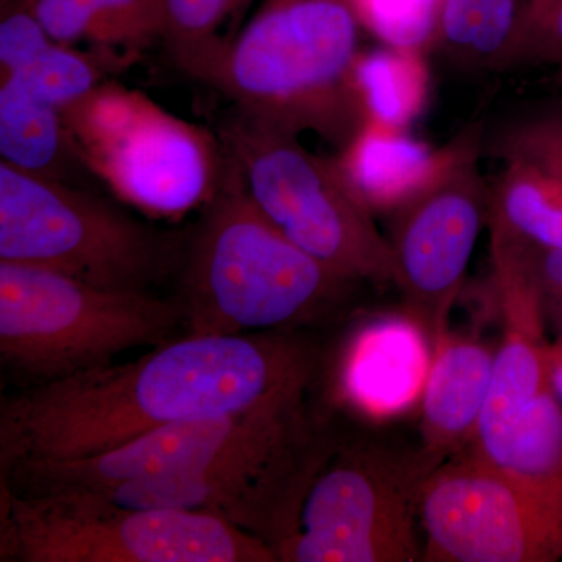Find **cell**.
I'll return each instance as SVG.
<instances>
[{
    "instance_id": "22",
    "label": "cell",
    "mask_w": 562,
    "mask_h": 562,
    "mask_svg": "<svg viewBox=\"0 0 562 562\" xmlns=\"http://www.w3.org/2000/svg\"><path fill=\"white\" fill-rule=\"evenodd\" d=\"M487 225L543 249H562V183L524 162H503L491 181Z\"/></svg>"
},
{
    "instance_id": "1",
    "label": "cell",
    "mask_w": 562,
    "mask_h": 562,
    "mask_svg": "<svg viewBox=\"0 0 562 562\" xmlns=\"http://www.w3.org/2000/svg\"><path fill=\"white\" fill-rule=\"evenodd\" d=\"M330 357L314 331L184 335L2 398L0 472L92 457L177 422L214 419L324 382Z\"/></svg>"
},
{
    "instance_id": "27",
    "label": "cell",
    "mask_w": 562,
    "mask_h": 562,
    "mask_svg": "<svg viewBox=\"0 0 562 562\" xmlns=\"http://www.w3.org/2000/svg\"><path fill=\"white\" fill-rule=\"evenodd\" d=\"M25 7L57 43L76 46L90 41L95 29V0H13ZM10 2V3H13ZM2 7V5H0Z\"/></svg>"
},
{
    "instance_id": "26",
    "label": "cell",
    "mask_w": 562,
    "mask_h": 562,
    "mask_svg": "<svg viewBox=\"0 0 562 562\" xmlns=\"http://www.w3.org/2000/svg\"><path fill=\"white\" fill-rule=\"evenodd\" d=\"M562 63V0H547L520 14L506 70Z\"/></svg>"
},
{
    "instance_id": "24",
    "label": "cell",
    "mask_w": 562,
    "mask_h": 562,
    "mask_svg": "<svg viewBox=\"0 0 562 562\" xmlns=\"http://www.w3.org/2000/svg\"><path fill=\"white\" fill-rule=\"evenodd\" d=\"M502 162H524L562 183V111H543L506 122L487 143Z\"/></svg>"
},
{
    "instance_id": "31",
    "label": "cell",
    "mask_w": 562,
    "mask_h": 562,
    "mask_svg": "<svg viewBox=\"0 0 562 562\" xmlns=\"http://www.w3.org/2000/svg\"><path fill=\"white\" fill-rule=\"evenodd\" d=\"M543 2H547V0H524L522 11H520V14L525 13V11L536 9V7L542 5Z\"/></svg>"
},
{
    "instance_id": "20",
    "label": "cell",
    "mask_w": 562,
    "mask_h": 562,
    "mask_svg": "<svg viewBox=\"0 0 562 562\" xmlns=\"http://www.w3.org/2000/svg\"><path fill=\"white\" fill-rule=\"evenodd\" d=\"M355 88L364 124L408 132L430 94L424 52L390 44L361 52Z\"/></svg>"
},
{
    "instance_id": "30",
    "label": "cell",
    "mask_w": 562,
    "mask_h": 562,
    "mask_svg": "<svg viewBox=\"0 0 562 562\" xmlns=\"http://www.w3.org/2000/svg\"><path fill=\"white\" fill-rule=\"evenodd\" d=\"M547 319H552L554 322V327H557L558 336L557 341L558 346H562V305L554 306V308L546 310Z\"/></svg>"
},
{
    "instance_id": "21",
    "label": "cell",
    "mask_w": 562,
    "mask_h": 562,
    "mask_svg": "<svg viewBox=\"0 0 562 562\" xmlns=\"http://www.w3.org/2000/svg\"><path fill=\"white\" fill-rule=\"evenodd\" d=\"M524 0H442L435 49L465 72L506 70Z\"/></svg>"
},
{
    "instance_id": "5",
    "label": "cell",
    "mask_w": 562,
    "mask_h": 562,
    "mask_svg": "<svg viewBox=\"0 0 562 562\" xmlns=\"http://www.w3.org/2000/svg\"><path fill=\"white\" fill-rule=\"evenodd\" d=\"M181 325L176 299L0 261V362L29 386L113 364L122 351L160 347Z\"/></svg>"
},
{
    "instance_id": "32",
    "label": "cell",
    "mask_w": 562,
    "mask_h": 562,
    "mask_svg": "<svg viewBox=\"0 0 562 562\" xmlns=\"http://www.w3.org/2000/svg\"><path fill=\"white\" fill-rule=\"evenodd\" d=\"M10 2H13V0H0V5H7Z\"/></svg>"
},
{
    "instance_id": "25",
    "label": "cell",
    "mask_w": 562,
    "mask_h": 562,
    "mask_svg": "<svg viewBox=\"0 0 562 562\" xmlns=\"http://www.w3.org/2000/svg\"><path fill=\"white\" fill-rule=\"evenodd\" d=\"M92 44L98 49L136 52L161 41L162 0H95Z\"/></svg>"
},
{
    "instance_id": "2",
    "label": "cell",
    "mask_w": 562,
    "mask_h": 562,
    "mask_svg": "<svg viewBox=\"0 0 562 562\" xmlns=\"http://www.w3.org/2000/svg\"><path fill=\"white\" fill-rule=\"evenodd\" d=\"M364 288L277 231L227 161L184 239L176 301L187 335L321 331L357 313Z\"/></svg>"
},
{
    "instance_id": "12",
    "label": "cell",
    "mask_w": 562,
    "mask_h": 562,
    "mask_svg": "<svg viewBox=\"0 0 562 562\" xmlns=\"http://www.w3.org/2000/svg\"><path fill=\"white\" fill-rule=\"evenodd\" d=\"M422 562L562 560V513L464 447L422 490Z\"/></svg>"
},
{
    "instance_id": "11",
    "label": "cell",
    "mask_w": 562,
    "mask_h": 562,
    "mask_svg": "<svg viewBox=\"0 0 562 562\" xmlns=\"http://www.w3.org/2000/svg\"><path fill=\"white\" fill-rule=\"evenodd\" d=\"M483 125H469L464 147L441 176L392 213L387 238L401 313L431 355L449 333L480 233L490 216L491 183L483 177Z\"/></svg>"
},
{
    "instance_id": "17",
    "label": "cell",
    "mask_w": 562,
    "mask_h": 562,
    "mask_svg": "<svg viewBox=\"0 0 562 562\" xmlns=\"http://www.w3.org/2000/svg\"><path fill=\"white\" fill-rule=\"evenodd\" d=\"M524 490L562 513V405L542 392L508 420L469 443Z\"/></svg>"
},
{
    "instance_id": "3",
    "label": "cell",
    "mask_w": 562,
    "mask_h": 562,
    "mask_svg": "<svg viewBox=\"0 0 562 562\" xmlns=\"http://www.w3.org/2000/svg\"><path fill=\"white\" fill-rule=\"evenodd\" d=\"M362 24L353 0H260L211 87L232 109L336 150L364 121L355 88Z\"/></svg>"
},
{
    "instance_id": "14",
    "label": "cell",
    "mask_w": 562,
    "mask_h": 562,
    "mask_svg": "<svg viewBox=\"0 0 562 562\" xmlns=\"http://www.w3.org/2000/svg\"><path fill=\"white\" fill-rule=\"evenodd\" d=\"M495 349L447 333L431 355L420 394L419 446L432 471L473 441L494 373Z\"/></svg>"
},
{
    "instance_id": "9",
    "label": "cell",
    "mask_w": 562,
    "mask_h": 562,
    "mask_svg": "<svg viewBox=\"0 0 562 562\" xmlns=\"http://www.w3.org/2000/svg\"><path fill=\"white\" fill-rule=\"evenodd\" d=\"M184 243L105 199L0 161V261L113 291L149 292L180 268Z\"/></svg>"
},
{
    "instance_id": "10",
    "label": "cell",
    "mask_w": 562,
    "mask_h": 562,
    "mask_svg": "<svg viewBox=\"0 0 562 562\" xmlns=\"http://www.w3.org/2000/svg\"><path fill=\"white\" fill-rule=\"evenodd\" d=\"M321 383L273 397L247 412L177 422L92 457L24 462L2 473V490L21 495L102 492L155 476L199 471L251 443L310 438L330 428L335 409Z\"/></svg>"
},
{
    "instance_id": "16",
    "label": "cell",
    "mask_w": 562,
    "mask_h": 562,
    "mask_svg": "<svg viewBox=\"0 0 562 562\" xmlns=\"http://www.w3.org/2000/svg\"><path fill=\"white\" fill-rule=\"evenodd\" d=\"M469 127L442 147L409 132L364 124L338 162L358 195L376 213H395L441 176L468 140Z\"/></svg>"
},
{
    "instance_id": "6",
    "label": "cell",
    "mask_w": 562,
    "mask_h": 562,
    "mask_svg": "<svg viewBox=\"0 0 562 562\" xmlns=\"http://www.w3.org/2000/svg\"><path fill=\"white\" fill-rule=\"evenodd\" d=\"M435 472L419 443L342 428L313 476L277 562L422 561L419 502Z\"/></svg>"
},
{
    "instance_id": "8",
    "label": "cell",
    "mask_w": 562,
    "mask_h": 562,
    "mask_svg": "<svg viewBox=\"0 0 562 562\" xmlns=\"http://www.w3.org/2000/svg\"><path fill=\"white\" fill-rule=\"evenodd\" d=\"M61 116L80 165L146 216L177 220L202 209L227 172L216 131L116 81L103 80Z\"/></svg>"
},
{
    "instance_id": "28",
    "label": "cell",
    "mask_w": 562,
    "mask_h": 562,
    "mask_svg": "<svg viewBox=\"0 0 562 562\" xmlns=\"http://www.w3.org/2000/svg\"><path fill=\"white\" fill-rule=\"evenodd\" d=\"M514 238V236H513ZM525 255L539 286L546 310L562 305V249H543L524 241Z\"/></svg>"
},
{
    "instance_id": "13",
    "label": "cell",
    "mask_w": 562,
    "mask_h": 562,
    "mask_svg": "<svg viewBox=\"0 0 562 562\" xmlns=\"http://www.w3.org/2000/svg\"><path fill=\"white\" fill-rule=\"evenodd\" d=\"M492 266L503 335L495 347L490 395L476 435L498 427L532 398L552 390L541 286L519 255H497Z\"/></svg>"
},
{
    "instance_id": "19",
    "label": "cell",
    "mask_w": 562,
    "mask_h": 562,
    "mask_svg": "<svg viewBox=\"0 0 562 562\" xmlns=\"http://www.w3.org/2000/svg\"><path fill=\"white\" fill-rule=\"evenodd\" d=\"M0 157L11 168L60 181L80 165L61 111L10 79L0 80Z\"/></svg>"
},
{
    "instance_id": "18",
    "label": "cell",
    "mask_w": 562,
    "mask_h": 562,
    "mask_svg": "<svg viewBox=\"0 0 562 562\" xmlns=\"http://www.w3.org/2000/svg\"><path fill=\"white\" fill-rule=\"evenodd\" d=\"M260 0H162L161 43L180 72L213 83L217 69Z\"/></svg>"
},
{
    "instance_id": "4",
    "label": "cell",
    "mask_w": 562,
    "mask_h": 562,
    "mask_svg": "<svg viewBox=\"0 0 562 562\" xmlns=\"http://www.w3.org/2000/svg\"><path fill=\"white\" fill-rule=\"evenodd\" d=\"M243 190L277 231L328 269L364 286H394L390 241L338 158L301 136L232 109L216 127Z\"/></svg>"
},
{
    "instance_id": "7",
    "label": "cell",
    "mask_w": 562,
    "mask_h": 562,
    "mask_svg": "<svg viewBox=\"0 0 562 562\" xmlns=\"http://www.w3.org/2000/svg\"><path fill=\"white\" fill-rule=\"evenodd\" d=\"M0 561L277 562L268 543L216 514L131 508L90 492L7 490Z\"/></svg>"
},
{
    "instance_id": "23",
    "label": "cell",
    "mask_w": 562,
    "mask_h": 562,
    "mask_svg": "<svg viewBox=\"0 0 562 562\" xmlns=\"http://www.w3.org/2000/svg\"><path fill=\"white\" fill-rule=\"evenodd\" d=\"M2 79L20 83L35 98L60 111L80 101L103 80L102 65L74 46L47 40L31 57Z\"/></svg>"
},
{
    "instance_id": "15",
    "label": "cell",
    "mask_w": 562,
    "mask_h": 562,
    "mask_svg": "<svg viewBox=\"0 0 562 562\" xmlns=\"http://www.w3.org/2000/svg\"><path fill=\"white\" fill-rule=\"evenodd\" d=\"M360 331L342 357V395L368 416L401 413L424 390L431 361L427 342L402 313L369 322Z\"/></svg>"
},
{
    "instance_id": "29",
    "label": "cell",
    "mask_w": 562,
    "mask_h": 562,
    "mask_svg": "<svg viewBox=\"0 0 562 562\" xmlns=\"http://www.w3.org/2000/svg\"><path fill=\"white\" fill-rule=\"evenodd\" d=\"M550 384L553 394L562 405V358L557 357L550 349Z\"/></svg>"
}]
</instances>
